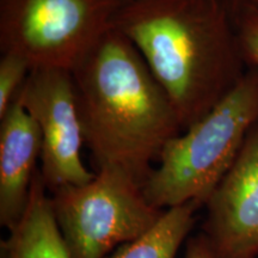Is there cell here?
<instances>
[{"label":"cell","mask_w":258,"mask_h":258,"mask_svg":"<svg viewBox=\"0 0 258 258\" xmlns=\"http://www.w3.org/2000/svg\"><path fill=\"white\" fill-rule=\"evenodd\" d=\"M114 29L143 56L183 131L245 74L234 19L221 0H125Z\"/></svg>","instance_id":"6da1fadb"},{"label":"cell","mask_w":258,"mask_h":258,"mask_svg":"<svg viewBox=\"0 0 258 258\" xmlns=\"http://www.w3.org/2000/svg\"><path fill=\"white\" fill-rule=\"evenodd\" d=\"M71 73L96 169L116 167L144 186L153 161L183 132L169 96L133 43L114 28Z\"/></svg>","instance_id":"7a4b0ae2"},{"label":"cell","mask_w":258,"mask_h":258,"mask_svg":"<svg viewBox=\"0 0 258 258\" xmlns=\"http://www.w3.org/2000/svg\"><path fill=\"white\" fill-rule=\"evenodd\" d=\"M257 122L258 70L253 69L203 117L165 145L159 166L143 186L145 198L163 211L188 202L206 206Z\"/></svg>","instance_id":"3957f363"},{"label":"cell","mask_w":258,"mask_h":258,"mask_svg":"<svg viewBox=\"0 0 258 258\" xmlns=\"http://www.w3.org/2000/svg\"><path fill=\"white\" fill-rule=\"evenodd\" d=\"M125 0H0V49L31 70L72 71L114 28Z\"/></svg>","instance_id":"277c9868"},{"label":"cell","mask_w":258,"mask_h":258,"mask_svg":"<svg viewBox=\"0 0 258 258\" xmlns=\"http://www.w3.org/2000/svg\"><path fill=\"white\" fill-rule=\"evenodd\" d=\"M50 201L72 258H105L143 235L164 213L147 201L137 180L110 166L97 170L86 184L56 190Z\"/></svg>","instance_id":"5b68a950"},{"label":"cell","mask_w":258,"mask_h":258,"mask_svg":"<svg viewBox=\"0 0 258 258\" xmlns=\"http://www.w3.org/2000/svg\"><path fill=\"white\" fill-rule=\"evenodd\" d=\"M17 99L36 122L42 139L41 175L48 191L83 185L95 178L82 159L85 144L70 71L31 70Z\"/></svg>","instance_id":"8992f818"},{"label":"cell","mask_w":258,"mask_h":258,"mask_svg":"<svg viewBox=\"0 0 258 258\" xmlns=\"http://www.w3.org/2000/svg\"><path fill=\"white\" fill-rule=\"evenodd\" d=\"M206 207L203 235L215 257H258V122Z\"/></svg>","instance_id":"52a82bcc"},{"label":"cell","mask_w":258,"mask_h":258,"mask_svg":"<svg viewBox=\"0 0 258 258\" xmlns=\"http://www.w3.org/2000/svg\"><path fill=\"white\" fill-rule=\"evenodd\" d=\"M41 151L38 125L16 98L0 118V225L9 231L27 207Z\"/></svg>","instance_id":"ba28073f"},{"label":"cell","mask_w":258,"mask_h":258,"mask_svg":"<svg viewBox=\"0 0 258 258\" xmlns=\"http://www.w3.org/2000/svg\"><path fill=\"white\" fill-rule=\"evenodd\" d=\"M2 258H72L56 224L40 169L35 172L21 220L0 240Z\"/></svg>","instance_id":"9c48e42d"},{"label":"cell","mask_w":258,"mask_h":258,"mask_svg":"<svg viewBox=\"0 0 258 258\" xmlns=\"http://www.w3.org/2000/svg\"><path fill=\"white\" fill-rule=\"evenodd\" d=\"M199 208L195 202H188L165 209L150 230L105 258H176L195 224Z\"/></svg>","instance_id":"30bf717a"},{"label":"cell","mask_w":258,"mask_h":258,"mask_svg":"<svg viewBox=\"0 0 258 258\" xmlns=\"http://www.w3.org/2000/svg\"><path fill=\"white\" fill-rule=\"evenodd\" d=\"M31 66L16 54L5 53L0 59V118L14 104L19 91L27 82Z\"/></svg>","instance_id":"8fae6325"},{"label":"cell","mask_w":258,"mask_h":258,"mask_svg":"<svg viewBox=\"0 0 258 258\" xmlns=\"http://www.w3.org/2000/svg\"><path fill=\"white\" fill-rule=\"evenodd\" d=\"M245 61L258 70V10L245 9L234 18Z\"/></svg>","instance_id":"7c38bea8"},{"label":"cell","mask_w":258,"mask_h":258,"mask_svg":"<svg viewBox=\"0 0 258 258\" xmlns=\"http://www.w3.org/2000/svg\"><path fill=\"white\" fill-rule=\"evenodd\" d=\"M184 258H217L203 234L190 238L186 243Z\"/></svg>","instance_id":"4fadbf2b"},{"label":"cell","mask_w":258,"mask_h":258,"mask_svg":"<svg viewBox=\"0 0 258 258\" xmlns=\"http://www.w3.org/2000/svg\"><path fill=\"white\" fill-rule=\"evenodd\" d=\"M228 9L233 19L245 9L258 10V0H221Z\"/></svg>","instance_id":"5bb4252c"}]
</instances>
